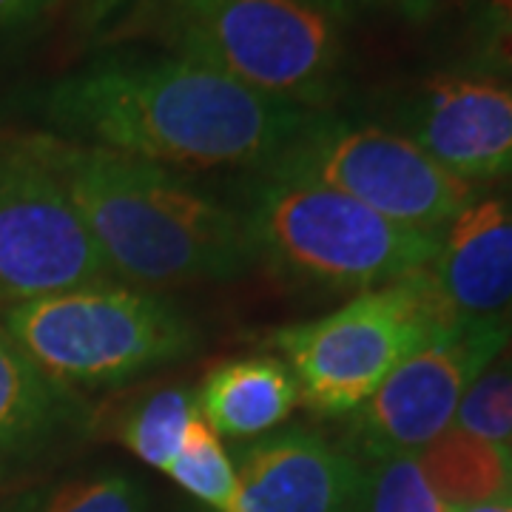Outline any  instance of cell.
I'll return each mask as SVG.
<instances>
[{"instance_id":"obj_1","label":"cell","mask_w":512,"mask_h":512,"mask_svg":"<svg viewBox=\"0 0 512 512\" xmlns=\"http://www.w3.org/2000/svg\"><path fill=\"white\" fill-rule=\"evenodd\" d=\"M52 134L171 171H265L313 111L171 52H106L37 94Z\"/></svg>"},{"instance_id":"obj_2","label":"cell","mask_w":512,"mask_h":512,"mask_svg":"<svg viewBox=\"0 0 512 512\" xmlns=\"http://www.w3.org/2000/svg\"><path fill=\"white\" fill-rule=\"evenodd\" d=\"M111 276L163 291L248 274L256 251L242 208L191 185L180 171L35 131Z\"/></svg>"},{"instance_id":"obj_3","label":"cell","mask_w":512,"mask_h":512,"mask_svg":"<svg viewBox=\"0 0 512 512\" xmlns=\"http://www.w3.org/2000/svg\"><path fill=\"white\" fill-rule=\"evenodd\" d=\"M348 18L336 0H137L111 40H148L305 111L348 89Z\"/></svg>"},{"instance_id":"obj_4","label":"cell","mask_w":512,"mask_h":512,"mask_svg":"<svg viewBox=\"0 0 512 512\" xmlns=\"http://www.w3.org/2000/svg\"><path fill=\"white\" fill-rule=\"evenodd\" d=\"M256 262L296 288L365 293L430 268L441 234L387 220L345 194L256 174L242 208Z\"/></svg>"},{"instance_id":"obj_5","label":"cell","mask_w":512,"mask_h":512,"mask_svg":"<svg viewBox=\"0 0 512 512\" xmlns=\"http://www.w3.org/2000/svg\"><path fill=\"white\" fill-rule=\"evenodd\" d=\"M3 328L63 387H111L200 348L194 319L160 291L97 279L0 313Z\"/></svg>"},{"instance_id":"obj_6","label":"cell","mask_w":512,"mask_h":512,"mask_svg":"<svg viewBox=\"0 0 512 512\" xmlns=\"http://www.w3.org/2000/svg\"><path fill=\"white\" fill-rule=\"evenodd\" d=\"M453 319L456 313L424 268L356 293L319 319L271 330L262 336V348L276 350L291 367L299 402L311 413L345 419Z\"/></svg>"},{"instance_id":"obj_7","label":"cell","mask_w":512,"mask_h":512,"mask_svg":"<svg viewBox=\"0 0 512 512\" xmlns=\"http://www.w3.org/2000/svg\"><path fill=\"white\" fill-rule=\"evenodd\" d=\"M259 174L322 185L427 234H444L481 197V185L447 171L399 128L339 117L336 111H313L285 151Z\"/></svg>"},{"instance_id":"obj_8","label":"cell","mask_w":512,"mask_h":512,"mask_svg":"<svg viewBox=\"0 0 512 512\" xmlns=\"http://www.w3.org/2000/svg\"><path fill=\"white\" fill-rule=\"evenodd\" d=\"M111 279L35 131L0 134V313Z\"/></svg>"},{"instance_id":"obj_9","label":"cell","mask_w":512,"mask_h":512,"mask_svg":"<svg viewBox=\"0 0 512 512\" xmlns=\"http://www.w3.org/2000/svg\"><path fill=\"white\" fill-rule=\"evenodd\" d=\"M512 319L456 316L410 359L396 367L353 419L367 458L419 453L447 427L476 376L510 345Z\"/></svg>"},{"instance_id":"obj_10","label":"cell","mask_w":512,"mask_h":512,"mask_svg":"<svg viewBox=\"0 0 512 512\" xmlns=\"http://www.w3.org/2000/svg\"><path fill=\"white\" fill-rule=\"evenodd\" d=\"M387 126L399 128L467 183L512 180V83L473 69L421 77Z\"/></svg>"},{"instance_id":"obj_11","label":"cell","mask_w":512,"mask_h":512,"mask_svg":"<svg viewBox=\"0 0 512 512\" xmlns=\"http://www.w3.org/2000/svg\"><path fill=\"white\" fill-rule=\"evenodd\" d=\"M234 512H356L362 461L325 436L291 427L242 444Z\"/></svg>"},{"instance_id":"obj_12","label":"cell","mask_w":512,"mask_h":512,"mask_svg":"<svg viewBox=\"0 0 512 512\" xmlns=\"http://www.w3.org/2000/svg\"><path fill=\"white\" fill-rule=\"evenodd\" d=\"M456 316L512 319V197H478L441 234L430 265Z\"/></svg>"},{"instance_id":"obj_13","label":"cell","mask_w":512,"mask_h":512,"mask_svg":"<svg viewBox=\"0 0 512 512\" xmlns=\"http://www.w3.org/2000/svg\"><path fill=\"white\" fill-rule=\"evenodd\" d=\"M83 419L80 399L46 376L0 325V476L52 450Z\"/></svg>"},{"instance_id":"obj_14","label":"cell","mask_w":512,"mask_h":512,"mask_svg":"<svg viewBox=\"0 0 512 512\" xmlns=\"http://www.w3.org/2000/svg\"><path fill=\"white\" fill-rule=\"evenodd\" d=\"M197 413L220 439L274 433L299 404V384L279 356H242L211 367L194 390Z\"/></svg>"},{"instance_id":"obj_15","label":"cell","mask_w":512,"mask_h":512,"mask_svg":"<svg viewBox=\"0 0 512 512\" xmlns=\"http://www.w3.org/2000/svg\"><path fill=\"white\" fill-rule=\"evenodd\" d=\"M416 456L430 487L453 512L512 493L510 447L478 439L456 424Z\"/></svg>"},{"instance_id":"obj_16","label":"cell","mask_w":512,"mask_h":512,"mask_svg":"<svg viewBox=\"0 0 512 512\" xmlns=\"http://www.w3.org/2000/svg\"><path fill=\"white\" fill-rule=\"evenodd\" d=\"M194 390L183 384H165L137 396L117 421V439L143 464L168 473L183 450L185 433L197 419Z\"/></svg>"},{"instance_id":"obj_17","label":"cell","mask_w":512,"mask_h":512,"mask_svg":"<svg viewBox=\"0 0 512 512\" xmlns=\"http://www.w3.org/2000/svg\"><path fill=\"white\" fill-rule=\"evenodd\" d=\"M6 512H151L146 487L123 470H89L37 484Z\"/></svg>"},{"instance_id":"obj_18","label":"cell","mask_w":512,"mask_h":512,"mask_svg":"<svg viewBox=\"0 0 512 512\" xmlns=\"http://www.w3.org/2000/svg\"><path fill=\"white\" fill-rule=\"evenodd\" d=\"M177 487H183L191 498H197L208 510H237V467L222 439L208 427V421L197 416L185 433L183 450L165 473Z\"/></svg>"},{"instance_id":"obj_19","label":"cell","mask_w":512,"mask_h":512,"mask_svg":"<svg viewBox=\"0 0 512 512\" xmlns=\"http://www.w3.org/2000/svg\"><path fill=\"white\" fill-rule=\"evenodd\" d=\"M356 512H453L421 470L416 453L376 456L362 464Z\"/></svg>"},{"instance_id":"obj_20","label":"cell","mask_w":512,"mask_h":512,"mask_svg":"<svg viewBox=\"0 0 512 512\" xmlns=\"http://www.w3.org/2000/svg\"><path fill=\"white\" fill-rule=\"evenodd\" d=\"M453 424L478 439L512 447V345L501 350L467 387Z\"/></svg>"},{"instance_id":"obj_21","label":"cell","mask_w":512,"mask_h":512,"mask_svg":"<svg viewBox=\"0 0 512 512\" xmlns=\"http://www.w3.org/2000/svg\"><path fill=\"white\" fill-rule=\"evenodd\" d=\"M461 69L493 74L512 83V0H478Z\"/></svg>"},{"instance_id":"obj_22","label":"cell","mask_w":512,"mask_h":512,"mask_svg":"<svg viewBox=\"0 0 512 512\" xmlns=\"http://www.w3.org/2000/svg\"><path fill=\"white\" fill-rule=\"evenodd\" d=\"M66 3L69 0H0V49L32 35Z\"/></svg>"},{"instance_id":"obj_23","label":"cell","mask_w":512,"mask_h":512,"mask_svg":"<svg viewBox=\"0 0 512 512\" xmlns=\"http://www.w3.org/2000/svg\"><path fill=\"white\" fill-rule=\"evenodd\" d=\"M74 23L83 35L100 37L126 15L137 0H74Z\"/></svg>"},{"instance_id":"obj_24","label":"cell","mask_w":512,"mask_h":512,"mask_svg":"<svg viewBox=\"0 0 512 512\" xmlns=\"http://www.w3.org/2000/svg\"><path fill=\"white\" fill-rule=\"evenodd\" d=\"M345 12L353 9H370V12H387L396 18L424 20L433 15L439 0H336Z\"/></svg>"},{"instance_id":"obj_25","label":"cell","mask_w":512,"mask_h":512,"mask_svg":"<svg viewBox=\"0 0 512 512\" xmlns=\"http://www.w3.org/2000/svg\"><path fill=\"white\" fill-rule=\"evenodd\" d=\"M458 512H512V493L501 495V498H493V501H484V504H476V507H467V510Z\"/></svg>"},{"instance_id":"obj_26","label":"cell","mask_w":512,"mask_h":512,"mask_svg":"<svg viewBox=\"0 0 512 512\" xmlns=\"http://www.w3.org/2000/svg\"><path fill=\"white\" fill-rule=\"evenodd\" d=\"M510 464H512V447H510Z\"/></svg>"},{"instance_id":"obj_27","label":"cell","mask_w":512,"mask_h":512,"mask_svg":"<svg viewBox=\"0 0 512 512\" xmlns=\"http://www.w3.org/2000/svg\"><path fill=\"white\" fill-rule=\"evenodd\" d=\"M510 345H512V339H510Z\"/></svg>"}]
</instances>
